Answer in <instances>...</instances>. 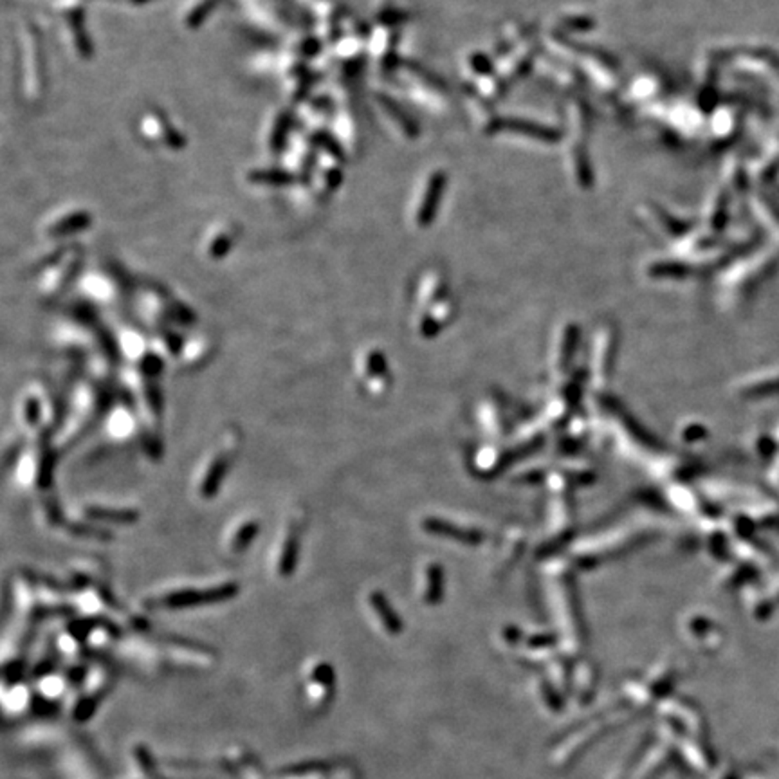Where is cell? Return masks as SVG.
I'll use <instances>...</instances> for the list:
<instances>
[{"label": "cell", "mask_w": 779, "mask_h": 779, "mask_svg": "<svg viewBox=\"0 0 779 779\" xmlns=\"http://www.w3.org/2000/svg\"><path fill=\"white\" fill-rule=\"evenodd\" d=\"M236 593V586L233 583L220 584V586H213V588H202V590H181V592L168 593V595L157 599V605H161L162 608H184L188 605H195V603H212V601H220V599H228Z\"/></svg>", "instance_id": "6da1fadb"}, {"label": "cell", "mask_w": 779, "mask_h": 779, "mask_svg": "<svg viewBox=\"0 0 779 779\" xmlns=\"http://www.w3.org/2000/svg\"><path fill=\"white\" fill-rule=\"evenodd\" d=\"M298 547H300V531L295 525L289 527L285 532V538L280 543V552L276 555V570L280 576H289L296 567L298 560Z\"/></svg>", "instance_id": "7a4b0ae2"}, {"label": "cell", "mask_w": 779, "mask_h": 779, "mask_svg": "<svg viewBox=\"0 0 779 779\" xmlns=\"http://www.w3.org/2000/svg\"><path fill=\"white\" fill-rule=\"evenodd\" d=\"M229 468V456L226 453H217L210 461V465L204 471V480L200 484V494L202 496H213L215 493H219V485L224 478L226 471Z\"/></svg>", "instance_id": "3957f363"}, {"label": "cell", "mask_w": 779, "mask_h": 779, "mask_svg": "<svg viewBox=\"0 0 779 779\" xmlns=\"http://www.w3.org/2000/svg\"><path fill=\"white\" fill-rule=\"evenodd\" d=\"M85 514L94 522H110L117 525H129L137 522L139 514L132 509H105V507H89Z\"/></svg>", "instance_id": "277c9868"}, {"label": "cell", "mask_w": 779, "mask_h": 779, "mask_svg": "<svg viewBox=\"0 0 779 779\" xmlns=\"http://www.w3.org/2000/svg\"><path fill=\"white\" fill-rule=\"evenodd\" d=\"M258 532V523L257 522H244L238 529L235 531L233 538L229 539V551L240 554V552L247 551L249 543L253 541L255 536Z\"/></svg>", "instance_id": "5b68a950"}, {"label": "cell", "mask_w": 779, "mask_h": 779, "mask_svg": "<svg viewBox=\"0 0 779 779\" xmlns=\"http://www.w3.org/2000/svg\"><path fill=\"white\" fill-rule=\"evenodd\" d=\"M110 430H112L114 435H129V431H132V417L127 411H116Z\"/></svg>", "instance_id": "8992f818"}]
</instances>
